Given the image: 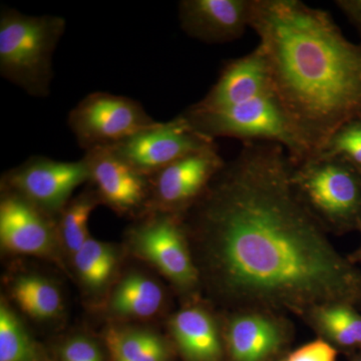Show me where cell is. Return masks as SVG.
I'll return each mask as SVG.
<instances>
[{
    "label": "cell",
    "instance_id": "obj_12",
    "mask_svg": "<svg viewBox=\"0 0 361 361\" xmlns=\"http://www.w3.org/2000/svg\"><path fill=\"white\" fill-rule=\"evenodd\" d=\"M84 159L90 180L97 187V197L118 212H132L140 208L148 196L147 176L116 155L111 148L85 152Z\"/></svg>",
    "mask_w": 361,
    "mask_h": 361
},
{
    "label": "cell",
    "instance_id": "obj_8",
    "mask_svg": "<svg viewBox=\"0 0 361 361\" xmlns=\"http://www.w3.org/2000/svg\"><path fill=\"white\" fill-rule=\"evenodd\" d=\"M87 180L90 171L84 159L63 161L39 156L32 157L6 178L13 193L44 212L65 209L73 191Z\"/></svg>",
    "mask_w": 361,
    "mask_h": 361
},
{
    "label": "cell",
    "instance_id": "obj_18",
    "mask_svg": "<svg viewBox=\"0 0 361 361\" xmlns=\"http://www.w3.org/2000/svg\"><path fill=\"white\" fill-rule=\"evenodd\" d=\"M14 299L26 314L49 319L61 310V297L56 287L44 278L21 276L13 285Z\"/></svg>",
    "mask_w": 361,
    "mask_h": 361
},
{
    "label": "cell",
    "instance_id": "obj_20",
    "mask_svg": "<svg viewBox=\"0 0 361 361\" xmlns=\"http://www.w3.org/2000/svg\"><path fill=\"white\" fill-rule=\"evenodd\" d=\"M73 258L82 281L92 289L101 288L109 281L116 263L115 251L92 238L73 254Z\"/></svg>",
    "mask_w": 361,
    "mask_h": 361
},
{
    "label": "cell",
    "instance_id": "obj_6",
    "mask_svg": "<svg viewBox=\"0 0 361 361\" xmlns=\"http://www.w3.org/2000/svg\"><path fill=\"white\" fill-rule=\"evenodd\" d=\"M135 99L109 92H92L68 114V125L85 152L110 148L155 126Z\"/></svg>",
    "mask_w": 361,
    "mask_h": 361
},
{
    "label": "cell",
    "instance_id": "obj_9",
    "mask_svg": "<svg viewBox=\"0 0 361 361\" xmlns=\"http://www.w3.org/2000/svg\"><path fill=\"white\" fill-rule=\"evenodd\" d=\"M133 245L142 258L182 287H191L198 280V270L187 248L184 231L174 215H163L147 221L133 230Z\"/></svg>",
    "mask_w": 361,
    "mask_h": 361
},
{
    "label": "cell",
    "instance_id": "obj_14",
    "mask_svg": "<svg viewBox=\"0 0 361 361\" xmlns=\"http://www.w3.org/2000/svg\"><path fill=\"white\" fill-rule=\"evenodd\" d=\"M45 213L13 192L4 195L0 203L2 245L27 255H42L51 251L54 234Z\"/></svg>",
    "mask_w": 361,
    "mask_h": 361
},
{
    "label": "cell",
    "instance_id": "obj_10",
    "mask_svg": "<svg viewBox=\"0 0 361 361\" xmlns=\"http://www.w3.org/2000/svg\"><path fill=\"white\" fill-rule=\"evenodd\" d=\"M226 161L218 146L180 159L154 174V192L164 210L192 208L203 196Z\"/></svg>",
    "mask_w": 361,
    "mask_h": 361
},
{
    "label": "cell",
    "instance_id": "obj_21",
    "mask_svg": "<svg viewBox=\"0 0 361 361\" xmlns=\"http://www.w3.org/2000/svg\"><path fill=\"white\" fill-rule=\"evenodd\" d=\"M37 349L23 325L6 305L0 307V361H37Z\"/></svg>",
    "mask_w": 361,
    "mask_h": 361
},
{
    "label": "cell",
    "instance_id": "obj_1",
    "mask_svg": "<svg viewBox=\"0 0 361 361\" xmlns=\"http://www.w3.org/2000/svg\"><path fill=\"white\" fill-rule=\"evenodd\" d=\"M281 145L245 142L194 204L192 229L218 296L240 313L361 308V272L299 199Z\"/></svg>",
    "mask_w": 361,
    "mask_h": 361
},
{
    "label": "cell",
    "instance_id": "obj_5",
    "mask_svg": "<svg viewBox=\"0 0 361 361\" xmlns=\"http://www.w3.org/2000/svg\"><path fill=\"white\" fill-rule=\"evenodd\" d=\"M182 115L197 132L213 140L235 137L243 142H276L284 147L293 163L312 157L273 92L216 110L193 104Z\"/></svg>",
    "mask_w": 361,
    "mask_h": 361
},
{
    "label": "cell",
    "instance_id": "obj_26",
    "mask_svg": "<svg viewBox=\"0 0 361 361\" xmlns=\"http://www.w3.org/2000/svg\"><path fill=\"white\" fill-rule=\"evenodd\" d=\"M336 6L355 28L361 39V0H336Z\"/></svg>",
    "mask_w": 361,
    "mask_h": 361
},
{
    "label": "cell",
    "instance_id": "obj_25",
    "mask_svg": "<svg viewBox=\"0 0 361 361\" xmlns=\"http://www.w3.org/2000/svg\"><path fill=\"white\" fill-rule=\"evenodd\" d=\"M336 355L334 346L319 339L297 349L286 361H336Z\"/></svg>",
    "mask_w": 361,
    "mask_h": 361
},
{
    "label": "cell",
    "instance_id": "obj_15",
    "mask_svg": "<svg viewBox=\"0 0 361 361\" xmlns=\"http://www.w3.org/2000/svg\"><path fill=\"white\" fill-rule=\"evenodd\" d=\"M278 323L263 313H240L232 320L227 339L235 361H262L282 343Z\"/></svg>",
    "mask_w": 361,
    "mask_h": 361
},
{
    "label": "cell",
    "instance_id": "obj_3",
    "mask_svg": "<svg viewBox=\"0 0 361 361\" xmlns=\"http://www.w3.org/2000/svg\"><path fill=\"white\" fill-rule=\"evenodd\" d=\"M65 18L0 13V75L32 97H45L54 78V51L66 32Z\"/></svg>",
    "mask_w": 361,
    "mask_h": 361
},
{
    "label": "cell",
    "instance_id": "obj_19",
    "mask_svg": "<svg viewBox=\"0 0 361 361\" xmlns=\"http://www.w3.org/2000/svg\"><path fill=\"white\" fill-rule=\"evenodd\" d=\"M108 345L115 360L166 361L168 357L163 341L147 331L114 330L108 334Z\"/></svg>",
    "mask_w": 361,
    "mask_h": 361
},
{
    "label": "cell",
    "instance_id": "obj_13",
    "mask_svg": "<svg viewBox=\"0 0 361 361\" xmlns=\"http://www.w3.org/2000/svg\"><path fill=\"white\" fill-rule=\"evenodd\" d=\"M268 94H272L269 71L262 49L257 45L250 54L226 63L212 89L194 106L216 110Z\"/></svg>",
    "mask_w": 361,
    "mask_h": 361
},
{
    "label": "cell",
    "instance_id": "obj_27",
    "mask_svg": "<svg viewBox=\"0 0 361 361\" xmlns=\"http://www.w3.org/2000/svg\"><path fill=\"white\" fill-rule=\"evenodd\" d=\"M349 260L351 261L353 263H361V245L360 248L357 249L355 252V253L353 254V255L349 256Z\"/></svg>",
    "mask_w": 361,
    "mask_h": 361
},
{
    "label": "cell",
    "instance_id": "obj_7",
    "mask_svg": "<svg viewBox=\"0 0 361 361\" xmlns=\"http://www.w3.org/2000/svg\"><path fill=\"white\" fill-rule=\"evenodd\" d=\"M215 146V140L197 132L180 115L169 122H158L110 148L137 172L148 176L184 157Z\"/></svg>",
    "mask_w": 361,
    "mask_h": 361
},
{
    "label": "cell",
    "instance_id": "obj_17",
    "mask_svg": "<svg viewBox=\"0 0 361 361\" xmlns=\"http://www.w3.org/2000/svg\"><path fill=\"white\" fill-rule=\"evenodd\" d=\"M163 291L153 280L140 274L129 275L118 284L111 298L118 314L149 317L160 310Z\"/></svg>",
    "mask_w": 361,
    "mask_h": 361
},
{
    "label": "cell",
    "instance_id": "obj_28",
    "mask_svg": "<svg viewBox=\"0 0 361 361\" xmlns=\"http://www.w3.org/2000/svg\"><path fill=\"white\" fill-rule=\"evenodd\" d=\"M116 361H123V360H116Z\"/></svg>",
    "mask_w": 361,
    "mask_h": 361
},
{
    "label": "cell",
    "instance_id": "obj_23",
    "mask_svg": "<svg viewBox=\"0 0 361 361\" xmlns=\"http://www.w3.org/2000/svg\"><path fill=\"white\" fill-rule=\"evenodd\" d=\"M319 155L343 159L361 172V118L342 126Z\"/></svg>",
    "mask_w": 361,
    "mask_h": 361
},
{
    "label": "cell",
    "instance_id": "obj_2",
    "mask_svg": "<svg viewBox=\"0 0 361 361\" xmlns=\"http://www.w3.org/2000/svg\"><path fill=\"white\" fill-rule=\"evenodd\" d=\"M250 28L272 92L312 156L342 126L361 118V44L329 11L299 0H253Z\"/></svg>",
    "mask_w": 361,
    "mask_h": 361
},
{
    "label": "cell",
    "instance_id": "obj_22",
    "mask_svg": "<svg viewBox=\"0 0 361 361\" xmlns=\"http://www.w3.org/2000/svg\"><path fill=\"white\" fill-rule=\"evenodd\" d=\"M97 205L96 197L84 194L66 206L61 230L66 246L71 253L75 254L90 238L87 225Z\"/></svg>",
    "mask_w": 361,
    "mask_h": 361
},
{
    "label": "cell",
    "instance_id": "obj_11",
    "mask_svg": "<svg viewBox=\"0 0 361 361\" xmlns=\"http://www.w3.org/2000/svg\"><path fill=\"white\" fill-rule=\"evenodd\" d=\"M253 0H183L180 30L209 44L234 42L250 28Z\"/></svg>",
    "mask_w": 361,
    "mask_h": 361
},
{
    "label": "cell",
    "instance_id": "obj_4",
    "mask_svg": "<svg viewBox=\"0 0 361 361\" xmlns=\"http://www.w3.org/2000/svg\"><path fill=\"white\" fill-rule=\"evenodd\" d=\"M299 199L327 232H361V172L336 157L316 155L293 163Z\"/></svg>",
    "mask_w": 361,
    "mask_h": 361
},
{
    "label": "cell",
    "instance_id": "obj_16",
    "mask_svg": "<svg viewBox=\"0 0 361 361\" xmlns=\"http://www.w3.org/2000/svg\"><path fill=\"white\" fill-rule=\"evenodd\" d=\"M173 334L190 361H218L222 348L212 317L200 308H187L174 316Z\"/></svg>",
    "mask_w": 361,
    "mask_h": 361
},
{
    "label": "cell",
    "instance_id": "obj_24",
    "mask_svg": "<svg viewBox=\"0 0 361 361\" xmlns=\"http://www.w3.org/2000/svg\"><path fill=\"white\" fill-rule=\"evenodd\" d=\"M63 361H103V356L94 342L85 337H75L61 348Z\"/></svg>",
    "mask_w": 361,
    "mask_h": 361
}]
</instances>
